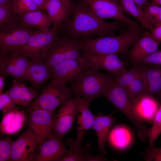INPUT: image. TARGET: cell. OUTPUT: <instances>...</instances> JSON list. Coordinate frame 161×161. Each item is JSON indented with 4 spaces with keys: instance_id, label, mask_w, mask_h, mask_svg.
<instances>
[{
    "instance_id": "29",
    "label": "cell",
    "mask_w": 161,
    "mask_h": 161,
    "mask_svg": "<svg viewBox=\"0 0 161 161\" xmlns=\"http://www.w3.org/2000/svg\"><path fill=\"white\" fill-rule=\"evenodd\" d=\"M141 71L138 75L125 88L132 103L141 96L146 94L143 77Z\"/></svg>"
},
{
    "instance_id": "12",
    "label": "cell",
    "mask_w": 161,
    "mask_h": 161,
    "mask_svg": "<svg viewBox=\"0 0 161 161\" xmlns=\"http://www.w3.org/2000/svg\"><path fill=\"white\" fill-rule=\"evenodd\" d=\"M38 145L37 139L28 128L13 142L9 161H34Z\"/></svg>"
},
{
    "instance_id": "7",
    "label": "cell",
    "mask_w": 161,
    "mask_h": 161,
    "mask_svg": "<svg viewBox=\"0 0 161 161\" xmlns=\"http://www.w3.org/2000/svg\"><path fill=\"white\" fill-rule=\"evenodd\" d=\"M32 62L27 57L16 52H0V74L13 77L21 82H26L27 70Z\"/></svg>"
},
{
    "instance_id": "16",
    "label": "cell",
    "mask_w": 161,
    "mask_h": 161,
    "mask_svg": "<svg viewBox=\"0 0 161 161\" xmlns=\"http://www.w3.org/2000/svg\"><path fill=\"white\" fill-rule=\"evenodd\" d=\"M159 44L152 37L150 31H145L128 51L132 62L135 65L141 64L147 57L157 51Z\"/></svg>"
},
{
    "instance_id": "15",
    "label": "cell",
    "mask_w": 161,
    "mask_h": 161,
    "mask_svg": "<svg viewBox=\"0 0 161 161\" xmlns=\"http://www.w3.org/2000/svg\"><path fill=\"white\" fill-rule=\"evenodd\" d=\"M78 103L77 134L75 140L71 138L72 143L76 146L82 145L83 136L89 129H92L96 116L94 115L89 109L90 104L78 95H76Z\"/></svg>"
},
{
    "instance_id": "13",
    "label": "cell",
    "mask_w": 161,
    "mask_h": 161,
    "mask_svg": "<svg viewBox=\"0 0 161 161\" xmlns=\"http://www.w3.org/2000/svg\"><path fill=\"white\" fill-rule=\"evenodd\" d=\"M82 57L89 66L99 70H106L113 74H117L127 70L117 54L100 55L81 50Z\"/></svg>"
},
{
    "instance_id": "39",
    "label": "cell",
    "mask_w": 161,
    "mask_h": 161,
    "mask_svg": "<svg viewBox=\"0 0 161 161\" xmlns=\"http://www.w3.org/2000/svg\"><path fill=\"white\" fill-rule=\"evenodd\" d=\"M138 7L143 10L148 3V0H134Z\"/></svg>"
},
{
    "instance_id": "5",
    "label": "cell",
    "mask_w": 161,
    "mask_h": 161,
    "mask_svg": "<svg viewBox=\"0 0 161 161\" xmlns=\"http://www.w3.org/2000/svg\"><path fill=\"white\" fill-rule=\"evenodd\" d=\"M72 96L71 90L66 84L54 78L32 101L29 109L39 108L52 112L60 105L72 99Z\"/></svg>"
},
{
    "instance_id": "9",
    "label": "cell",
    "mask_w": 161,
    "mask_h": 161,
    "mask_svg": "<svg viewBox=\"0 0 161 161\" xmlns=\"http://www.w3.org/2000/svg\"><path fill=\"white\" fill-rule=\"evenodd\" d=\"M28 128L37 139L39 145L54 135L52 112L39 108L28 109Z\"/></svg>"
},
{
    "instance_id": "31",
    "label": "cell",
    "mask_w": 161,
    "mask_h": 161,
    "mask_svg": "<svg viewBox=\"0 0 161 161\" xmlns=\"http://www.w3.org/2000/svg\"><path fill=\"white\" fill-rule=\"evenodd\" d=\"M161 103L152 120V126L150 129L148 136V147L154 145L157 138L161 134Z\"/></svg>"
},
{
    "instance_id": "2",
    "label": "cell",
    "mask_w": 161,
    "mask_h": 161,
    "mask_svg": "<svg viewBox=\"0 0 161 161\" xmlns=\"http://www.w3.org/2000/svg\"><path fill=\"white\" fill-rule=\"evenodd\" d=\"M144 29L129 26L126 31L120 35L80 40L81 49L100 55L125 53L143 35Z\"/></svg>"
},
{
    "instance_id": "3",
    "label": "cell",
    "mask_w": 161,
    "mask_h": 161,
    "mask_svg": "<svg viewBox=\"0 0 161 161\" xmlns=\"http://www.w3.org/2000/svg\"><path fill=\"white\" fill-rule=\"evenodd\" d=\"M114 81L113 75L90 67L72 83V90L90 104L94 99L104 95Z\"/></svg>"
},
{
    "instance_id": "25",
    "label": "cell",
    "mask_w": 161,
    "mask_h": 161,
    "mask_svg": "<svg viewBox=\"0 0 161 161\" xmlns=\"http://www.w3.org/2000/svg\"><path fill=\"white\" fill-rule=\"evenodd\" d=\"M133 107L142 120H151L149 114L153 117L158 109L156 100L152 96L144 95L132 103Z\"/></svg>"
},
{
    "instance_id": "27",
    "label": "cell",
    "mask_w": 161,
    "mask_h": 161,
    "mask_svg": "<svg viewBox=\"0 0 161 161\" xmlns=\"http://www.w3.org/2000/svg\"><path fill=\"white\" fill-rule=\"evenodd\" d=\"M19 24L12 5L0 6V32L10 31Z\"/></svg>"
},
{
    "instance_id": "42",
    "label": "cell",
    "mask_w": 161,
    "mask_h": 161,
    "mask_svg": "<svg viewBox=\"0 0 161 161\" xmlns=\"http://www.w3.org/2000/svg\"><path fill=\"white\" fill-rule=\"evenodd\" d=\"M0 94L2 93V91L4 85V79L5 75L0 74Z\"/></svg>"
},
{
    "instance_id": "38",
    "label": "cell",
    "mask_w": 161,
    "mask_h": 161,
    "mask_svg": "<svg viewBox=\"0 0 161 161\" xmlns=\"http://www.w3.org/2000/svg\"><path fill=\"white\" fill-rule=\"evenodd\" d=\"M152 38L157 42H161V24H155L150 30Z\"/></svg>"
},
{
    "instance_id": "23",
    "label": "cell",
    "mask_w": 161,
    "mask_h": 161,
    "mask_svg": "<svg viewBox=\"0 0 161 161\" xmlns=\"http://www.w3.org/2000/svg\"><path fill=\"white\" fill-rule=\"evenodd\" d=\"M43 10L47 12L52 26L59 27L71 16L73 10L68 8L60 0H48Z\"/></svg>"
},
{
    "instance_id": "22",
    "label": "cell",
    "mask_w": 161,
    "mask_h": 161,
    "mask_svg": "<svg viewBox=\"0 0 161 161\" xmlns=\"http://www.w3.org/2000/svg\"><path fill=\"white\" fill-rule=\"evenodd\" d=\"M41 10L16 14L17 19L21 24L37 30H48L52 22L48 14Z\"/></svg>"
},
{
    "instance_id": "18",
    "label": "cell",
    "mask_w": 161,
    "mask_h": 161,
    "mask_svg": "<svg viewBox=\"0 0 161 161\" xmlns=\"http://www.w3.org/2000/svg\"><path fill=\"white\" fill-rule=\"evenodd\" d=\"M141 66L146 94L161 95V65L146 64Z\"/></svg>"
},
{
    "instance_id": "44",
    "label": "cell",
    "mask_w": 161,
    "mask_h": 161,
    "mask_svg": "<svg viewBox=\"0 0 161 161\" xmlns=\"http://www.w3.org/2000/svg\"><path fill=\"white\" fill-rule=\"evenodd\" d=\"M14 0H0V6L12 5Z\"/></svg>"
},
{
    "instance_id": "19",
    "label": "cell",
    "mask_w": 161,
    "mask_h": 161,
    "mask_svg": "<svg viewBox=\"0 0 161 161\" xmlns=\"http://www.w3.org/2000/svg\"><path fill=\"white\" fill-rule=\"evenodd\" d=\"M28 81L32 88L39 89L48 80L54 78L51 67L43 62L32 61L27 72Z\"/></svg>"
},
{
    "instance_id": "43",
    "label": "cell",
    "mask_w": 161,
    "mask_h": 161,
    "mask_svg": "<svg viewBox=\"0 0 161 161\" xmlns=\"http://www.w3.org/2000/svg\"><path fill=\"white\" fill-rule=\"evenodd\" d=\"M153 22L154 25L161 24V11L153 18Z\"/></svg>"
},
{
    "instance_id": "6",
    "label": "cell",
    "mask_w": 161,
    "mask_h": 161,
    "mask_svg": "<svg viewBox=\"0 0 161 161\" xmlns=\"http://www.w3.org/2000/svg\"><path fill=\"white\" fill-rule=\"evenodd\" d=\"M60 30V27L53 26L47 30H37L15 52L26 56L33 62H43L46 51L57 38Z\"/></svg>"
},
{
    "instance_id": "30",
    "label": "cell",
    "mask_w": 161,
    "mask_h": 161,
    "mask_svg": "<svg viewBox=\"0 0 161 161\" xmlns=\"http://www.w3.org/2000/svg\"><path fill=\"white\" fill-rule=\"evenodd\" d=\"M141 69V66L136 65L125 72L114 74L115 81L117 84L125 88L138 75Z\"/></svg>"
},
{
    "instance_id": "33",
    "label": "cell",
    "mask_w": 161,
    "mask_h": 161,
    "mask_svg": "<svg viewBox=\"0 0 161 161\" xmlns=\"http://www.w3.org/2000/svg\"><path fill=\"white\" fill-rule=\"evenodd\" d=\"M14 141L9 135L0 140V161H9Z\"/></svg>"
},
{
    "instance_id": "8",
    "label": "cell",
    "mask_w": 161,
    "mask_h": 161,
    "mask_svg": "<svg viewBox=\"0 0 161 161\" xmlns=\"http://www.w3.org/2000/svg\"><path fill=\"white\" fill-rule=\"evenodd\" d=\"M81 0L86 3L93 13L100 19L114 18L122 21L129 26L143 27L126 15L118 0Z\"/></svg>"
},
{
    "instance_id": "14",
    "label": "cell",
    "mask_w": 161,
    "mask_h": 161,
    "mask_svg": "<svg viewBox=\"0 0 161 161\" xmlns=\"http://www.w3.org/2000/svg\"><path fill=\"white\" fill-rule=\"evenodd\" d=\"M90 67L82 57L72 60L51 67L56 79L64 84L72 83L86 69Z\"/></svg>"
},
{
    "instance_id": "21",
    "label": "cell",
    "mask_w": 161,
    "mask_h": 161,
    "mask_svg": "<svg viewBox=\"0 0 161 161\" xmlns=\"http://www.w3.org/2000/svg\"><path fill=\"white\" fill-rule=\"evenodd\" d=\"M25 112L18 107L4 114L0 123V131L4 134L9 135L19 131L27 119Z\"/></svg>"
},
{
    "instance_id": "17",
    "label": "cell",
    "mask_w": 161,
    "mask_h": 161,
    "mask_svg": "<svg viewBox=\"0 0 161 161\" xmlns=\"http://www.w3.org/2000/svg\"><path fill=\"white\" fill-rule=\"evenodd\" d=\"M62 140L54 135L49 137L40 145V152L34 161H58L68 151Z\"/></svg>"
},
{
    "instance_id": "28",
    "label": "cell",
    "mask_w": 161,
    "mask_h": 161,
    "mask_svg": "<svg viewBox=\"0 0 161 161\" xmlns=\"http://www.w3.org/2000/svg\"><path fill=\"white\" fill-rule=\"evenodd\" d=\"M66 143L70 147L67 152L58 161H88L90 155L88 152L87 144L85 146H76L73 145L68 140Z\"/></svg>"
},
{
    "instance_id": "35",
    "label": "cell",
    "mask_w": 161,
    "mask_h": 161,
    "mask_svg": "<svg viewBox=\"0 0 161 161\" xmlns=\"http://www.w3.org/2000/svg\"><path fill=\"white\" fill-rule=\"evenodd\" d=\"M145 160L147 161H161V148L154 145L148 147L145 154Z\"/></svg>"
},
{
    "instance_id": "11",
    "label": "cell",
    "mask_w": 161,
    "mask_h": 161,
    "mask_svg": "<svg viewBox=\"0 0 161 161\" xmlns=\"http://www.w3.org/2000/svg\"><path fill=\"white\" fill-rule=\"evenodd\" d=\"M35 30L19 23L10 31L0 32V52L16 51L26 43Z\"/></svg>"
},
{
    "instance_id": "36",
    "label": "cell",
    "mask_w": 161,
    "mask_h": 161,
    "mask_svg": "<svg viewBox=\"0 0 161 161\" xmlns=\"http://www.w3.org/2000/svg\"><path fill=\"white\" fill-rule=\"evenodd\" d=\"M143 11L145 15L153 23V19L161 11V6L152 2H148Z\"/></svg>"
},
{
    "instance_id": "24",
    "label": "cell",
    "mask_w": 161,
    "mask_h": 161,
    "mask_svg": "<svg viewBox=\"0 0 161 161\" xmlns=\"http://www.w3.org/2000/svg\"><path fill=\"white\" fill-rule=\"evenodd\" d=\"M114 122L112 114L103 115L100 113L95 116L92 129L96 131L99 151L103 155L106 154L105 148L106 142L110 129Z\"/></svg>"
},
{
    "instance_id": "26",
    "label": "cell",
    "mask_w": 161,
    "mask_h": 161,
    "mask_svg": "<svg viewBox=\"0 0 161 161\" xmlns=\"http://www.w3.org/2000/svg\"><path fill=\"white\" fill-rule=\"evenodd\" d=\"M124 13L132 16L145 29L150 30L154 24L145 15L143 10L138 7L134 0H118Z\"/></svg>"
},
{
    "instance_id": "4",
    "label": "cell",
    "mask_w": 161,
    "mask_h": 161,
    "mask_svg": "<svg viewBox=\"0 0 161 161\" xmlns=\"http://www.w3.org/2000/svg\"><path fill=\"white\" fill-rule=\"evenodd\" d=\"M80 41L66 35L57 38L45 54L43 62L51 67L69 60L82 58Z\"/></svg>"
},
{
    "instance_id": "34",
    "label": "cell",
    "mask_w": 161,
    "mask_h": 161,
    "mask_svg": "<svg viewBox=\"0 0 161 161\" xmlns=\"http://www.w3.org/2000/svg\"><path fill=\"white\" fill-rule=\"evenodd\" d=\"M16 105L7 91L0 94V110L3 114L16 108Z\"/></svg>"
},
{
    "instance_id": "10",
    "label": "cell",
    "mask_w": 161,
    "mask_h": 161,
    "mask_svg": "<svg viewBox=\"0 0 161 161\" xmlns=\"http://www.w3.org/2000/svg\"><path fill=\"white\" fill-rule=\"evenodd\" d=\"M78 103L76 97L63 104L57 114L53 117L52 129L54 136L62 140L72 127L76 116Z\"/></svg>"
},
{
    "instance_id": "20",
    "label": "cell",
    "mask_w": 161,
    "mask_h": 161,
    "mask_svg": "<svg viewBox=\"0 0 161 161\" xmlns=\"http://www.w3.org/2000/svg\"><path fill=\"white\" fill-rule=\"evenodd\" d=\"M14 79L10 89L7 91L16 105L29 106L38 97L35 89Z\"/></svg>"
},
{
    "instance_id": "40",
    "label": "cell",
    "mask_w": 161,
    "mask_h": 161,
    "mask_svg": "<svg viewBox=\"0 0 161 161\" xmlns=\"http://www.w3.org/2000/svg\"><path fill=\"white\" fill-rule=\"evenodd\" d=\"M39 10H43L48 0H33Z\"/></svg>"
},
{
    "instance_id": "41",
    "label": "cell",
    "mask_w": 161,
    "mask_h": 161,
    "mask_svg": "<svg viewBox=\"0 0 161 161\" xmlns=\"http://www.w3.org/2000/svg\"><path fill=\"white\" fill-rule=\"evenodd\" d=\"M66 7L70 9L73 10L75 3L71 0H60Z\"/></svg>"
},
{
    "instance_id": "1",
    "label": "cell",
    "mask_w": 161,
    "mask_h": 161,
    "mask_svg": "<svg viewBox=\"0 0 161 161\" xmlns=\"http://www.w3.org/2000/svg\"><path fill=\"white\" fill-rule=\"evenodd\" d=\"M103 20L96 16L88 5L80 0L75 3L71 16L61 27L67 36L80 40L96 36L101 37L114 35L116 31L127 25L118 20L112 22Z\"/></svg>"
},
{
    "instance_id": "37",
    "label": "cell",
    "mask_w": 161,
    "mask_h": 161,
    "mask_svg": "<svg viewBox=\"0 0 161 161\" xmlns=\"http://www.w3.org/2000/svg\"><path fill=\"white\" fill-rule=\"evenodd\" d=\"M140 64L142 65H161V50L157 51L152 54L146 58Z\"/></svg>"
},
{
    "instance_id": "32",
    "label": "cell",
    "mask_w": 161,
    "mask_h": 161,
    "mask_svg": "<svg viewBox=\"0 0 161 161\" xmlns=\"http://www.w3.org/2000/svg\"><path fill=\"white\" fill-rule=\"evenodd\" d=\"M12 7L16 15L39 10L33 0H14Z\"/></svg>"
}]
</instances>
